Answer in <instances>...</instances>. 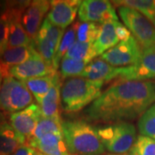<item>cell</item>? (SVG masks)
Here are the masks:
<instances>
[{
    "instance_id": "6da1fadb",
    "label": "cell",
    "mask_w": 155,
    "mask_h": 155,
    "mask_svg": "<svg viewBox=\"0 0 155 155\" xmlns=\"http://www.w3.org/2000/svg\"><path fill=\"white\" fill-rule=\"evenodd\" d=\"M155 103V82L119 78L85 111L95 122H126L140 117Z\"/></svg>"
},
{
    "instance_id": "7a4b0ae2",
    "label": "cell",
    "mask_w": 155,
    "mask_h": 155,
    "mask_svg": "<svg viewBox=\"0 0 155 155\" xmlns=\"http://www.w3.org/2000/svg\"><path fill=\"white\" fill-rule=\"evenodd\" d=\"M63 137L72 155H102L105 148L97 128L78 120L62 121Z\"/></svg>"
},
{
    "instance_id": "3957f363",
    "label": "cell",
    "mask_w": 155,
    "mask_h": 155,
    "mask_svg": "<svg viewBox=\"0 0 155 155\" xmlns=\"http://www.w3.org/2000/svg\"><path fill=\"white\" fill-rule=\"evenodd\" d=\"M104 82L93 81L82 77L67 78L61 85V109L75 113L91 104L99 97Z\"/></svg>"
},
{
    "instance_id": "277c9868",
    "label": "cell",
    "mask_w": 155,
    "mask_h": 155,
    "mask_svg": "<svg viewBox=\"0 0 155 155\" xmlns=\"http://www.w3.org/2000/svg\"><path fill=\"white\" fill-rule=\"evenodd\" d=\"M104 148L110 153L125 154L136 140V129L132 123L121 122L97 127Z\"/></svg>"
},
{
    "instance_id": "5b68a950",
    "label": "cell",
    "mask_w": 155,
    "mask_h": 155,
    "mask_svg": "<svg viewBox=\"0 0 155 155\" xmlns=\"http://www.w3.org/2000/svg\"><path fill=\"white\" fill-rule=\"evenodd\" d=\"M33 100L24 81L10 75L5 78L0 90V110L11 115L31 105Z\"/></svg>"
},
{
    "instance_id": "8992f818",
    "label": "cell",
    "mask_w": 155,
    "mask_h": 155,
    "mask_svg": "<svg viewBox=\"0 0 155 155\" xmlns=\"http://www.w3.org/2000/svg\"><path fill=\"white\" fill-rule=\"evenodd\" d=\"M118 13L125 26L142 48L155 46V28L147 17L126 6H120Z\"/></svg>"
},
{
    "instance_id": "52a82bcc",
    "label": "cell",
    "mask_w": 155,
    "mask_h": 155,
    "mask_svg": "<svg viewBox=\"0 0 155 155\" xmlns=\"http://www.w3.org/2000/svg\"><path fill=\"white\" fill-rule=\"evenodd\" d=\"M141 53L142 48L132 35L103 54L101 59L115 67H129L138 62Z\"/></svg>"
},
{
    "instance_id": "ba28073f",
    "label": "cell",
    "mask_w": 155,
    "mask_h": 155,
    "mask_svg": "<svg viewBox=\"0 0 155 155\" xmlns=\"http://www.w3.org/2000/svg\"><path fill=\"white\" fill-rule=\"evenodd\" d=\"M64 35V29L45 19L35 40L36 50L45 61L53 64L59 46Z\"/></svg>"
},
{
    "instance_id": "9c48e42d",
    "label": "cell",
    "mask_w": 155,
    "mask_h": 155,
    "mask_svg": "<svg viewBox=\"0 0 155 155\" xmlns=\"http://www.w3.org/2000/svg\"><path fill=\"white\" fill-rule=\"evenodd\" d=\"M78 19L82 22L104 24L118 22V16L112 2L107 0H84L78 9Z\"/></svg>"
},
{
    "instance_id": "30bf717a",
    "label": "cell",
    "mask_w": 155,
    "mask_h": 155,
    "mask_svg": "<svg viewBox=\"0 0 155 155\" xmlns=\"http://www.w3.org/2000/svg\"><path fill=\"white\" fill-rule=\"evenodd\" d=\"M57 72L53 64L46 61L38 54L21 65L11 67L9 75L19 80H27L35 78L45 77Z\"/></svg>"
},
{
    "instance_id": "8fae6325",
    "label": "cell",
    "mask_w": 155,
    "mask_h": 155,
    "mask_svg": "<svg viewBox=\"0 0 155 155\" xmlns=\"http://www.w3.org/2000/svg\"><path fill=\"white\" fill-rule=\"evenodd\" d=\"M81 2L79 0L51 1L47 19L54 25L65 29L74 21Z\"/></svg>"
},
{
    "instance_id": "7c38bea8",
    "label": "cell",
    "mask_w": 155,
    "mask_h": 155,
    "mask_svg": "<svg viewBox=\"0 0 155 155\" xmlns=\"http://www.w3.org/2000/svg\"><path fill=\"white\" fill-rule=\"evenodd\" d=\"M42 114L38 104H32L26 109L10 116V123L18 133L28 140L32 136Z\"/></svg>"
},
{
    "instance_id": "4fadbf2b",
    "label": "cell",
    "mask_w": 155,
    "mask_h": 155,
    "mask_svg": "<svg viewBox=\"0 0 155 155\" xmlns=\"http://www.w3.org/2000/svg\"><path fill=\"white\" fill-rule=\"evenodd\" d=\"M121 78L134 80L155 78V46L142 48L138 62L132 67H124Z\"/></svg>"
},
{
    "instance_id": "5bb4252c",
    "label": "cell",
    "mask_w": 155,
    "mask_h": 155,
    "mask_svg": "<svg viewBox=\"0 0 155 155\" xmlns=\"http://www.w3.org/2000/svg\"><path fill=\"white\" fill-rule=\"evenodd\" d=\"M50 4L51 1L47 0L30 1V4L22 14L21 20L22 26L34 41L43 22L42 20L45 15L49 11Z\"/></svg>"
},
{
    "instance_id": "9a60e30c",
    "label": "cell",
    "mask_w": 155,
    "mask_h": 155,
    "mask_svg": "<svg viewBox=\"0 0 155 155\" xmlns=\"http://www.w3.org/2000/svg\"><path fill=\"white\" fill-rule=\"evenodd\" d=\"M124 67H115L101 58L94 59L86 66L79 77L93 81H110L116 78L122 77Z\"/></svg>"
},
{
    "instance_id": "2e32d148",
    "label": "cell",
    "mask_w": 155,
    "mask_h": 155,
    "mask_svg": "<svg viewBox=\"0 0 155 155\" xmlns=\"http://www.w3.org/2000/svg\"><path fill=\"white\" fill-rule=\"evenodd\" d=\"M27 144L44 155H72L67 148L62 134H48Z\"/></svg>"
},
{
    "instance_id": "e0dca14e",
    "label": "cell",
    "mask_w": 155,
    "mask_h": 155,
    "mask_svg": "<svg viewBox=\"0 0 155 155\" xmlns=\"http://www.w3.org/2000/svg\"><path fill=\"white\" fill-rule=\"evenodd\" d=\"M61 85H62V82H61V75L59 72H57L54 78V82L53 84L52 87L49 90L48 93L45 97L44 99L42 100L41 104H40L43 117L61 120Z\"/></svg>"
},
{
    "instance_id": "ac0fdd59",
    "label": "cell",
    "mask_w": 155,
    "mask_h": 155,
    "mask_svg": "<svg viewBox=\"0 0 155 155\" xmlns=\"http://www.w3.org/2000/svg\"><path fill=\"white\" fill-rule=\"evenodd\" d=\"M25 144L27 139L14 129L10 122L0 123V155H12Z\"/></svg>"
},
{
    "instance_id": "d6986e66",
    "label": "cell",
    "mask_w": 155,
    "mask_h": 155,
    "mask_svg": "<svg viewBox=\"0 0 155 155\" xmlns=\"http://www.w3.org/2000/svg\"><path fill=\"white\" fill-rule=\"evenodd\" d=\"M39 53L35 45H28L17 48H6L0 54V61L8 68L21 65Z\"/></svg>"
},
{
    "instance_id": "ffe728a7",
    "label": "cell",
    "mask_w": 155,
    "mask_h": 155,
    "mask_svg": "<svg viewBox=\"0 0 155 155\" xmlns=\"http://www.w3.org/2000/svg\"><path fill=\"white\" fill-rule=\"evenodd\" d=\"M116 22H107L100 25L97 37L93 43L97 55H102L120 42L116 33Z\"/></svg>"
},
{
    "instance_id": "44dd1931",
    "label": "cell",
    "mask_w": 155,
    "mask_h": 155,
    "mask_svg": "<svg viewBox=\"0 0 155 155\" xmlns=\"http://www.w3.org/2000/svg\"><path fill=\"white\" fill-rule=\"evenodd\" d=\"M22 19L20 18H12L9 20L10 22V35L7 48H17L28 45H35V41L31 38L25 28L22 26Z\"/></svg>"
},
{
    "instance_id": "7402d4cb",
    "label": "cell",
    "mask_w": 155,
    "mask_h": 155,
    "mask_svg": "<svg viewBox=\"0 0 155 155\" xmlns=\"http://www.w3.org/2000/svg\"><path fill=\"white\" fill-rule=\"evenodd\" d=\"M57 72L45 77L35 78L31 79L24 80V83L28 87L35 99L36 100L39 105L41 104L42 100L48 93L49 90L54 82V78Z\"/></svg>"
},
{
    "instance_id": "603a6c76",
    "label": "cell",
    "mask_w": 155,
    "mask_h": 155,
    "mask_svg": "<svg viewBox=\"0 0 155 155\" xmlns=\"http://www.w3.org/2000/svg\"><path fill=\"white\" fill-rule=\"evenodd\" d=\"M113 5L126 6L142 14L153 24L155 22V0H122L113 1Z\"/></svg>"
},
{
    "instance_id": "cb8c5ba5",
    "label": "cell",
    "mask_w": 155,
    "mask_h": 155,
    "mask_svg": "<svg viewBox=\"0 0 155 155\" xmlns=\"http://www.w3.org/2000/svg\"><path fill=\"white\" fill-rule=\"evenodd\" d=\"M48 134H62V120H57L54 118H47L41 116L37 126L35 129V132L30 138L27 140L28 141L36 140Z\"/></svg>"
},
{
    "instance_id": "d4e9b609",
    "label": "cell",
    "mask_w": 155,
    "mask_h": 155,
    "mask_svg": "<svg viewBox=\"0 0 155 155\" xmlns=\"http://www.w3.org/2000/svg\"><path fill=\"white\" fill-rule=\"evenodd\" d=\"M97 56V54L96 53L93 43H85V42H80L76 41V42L68 50L64 58L87 61L90 63Z\"/></svg>"
},
{
    "instance_id": "484cf974",
    "label": "cell",
    "mask_w": 155,
    "mask_h": 155,
    "mask_svg": "<svg viewBox=\"0 0 155 155\" xmlns=\"http://www.w3.org/2000/svg\"><path fill=\"white\" fill-rule=\"evenodd\" d=\"M76 41H77V36H76V22H75L70 26V28L64 33V35L62 37L57 54L53 61V66L55 68V70L59 68L62 59L67 54L68 50L71 48L72 45L76 42Z\"/></svg>"
},
{
    "instance_id": "4316f807",
    "label": "cell",
    "mask_w": 155,
    "mask_h": 155,
    "mask_svg": "<svg viewBox=\"0 0 155 155\" xmlns=\"http://www.w3.org/2000/svg\"><path fill=\"white\" fill-rule=\"evenodd\" d=\"M88 64L89 62L87 61L63 58L60 64L61 78L66 80L70 78L79 77Z\"/></svg>"
},
{
    "instance_id": "83f0119b",
    "label": "cell",
    "mask_w": 155,
    "mask_h": 155,
    "mask_svg": "<svg viewBox=\"0 0 155 155\" xmlns=\"http://www.w3.org/2000/svg\"><path fill=\"white\" fill-rule=\"evenodd\" d=\"M138 128L140 135L155 140V103L140 117Z\"/></svg>"
},
{
    "instance_id": "f1b7e54d",
    "label": "cell",
    "mask_w": 155,
    "mask_h": 155,
    "mask_svg": "<svg viewBox=\"0 0 155 155\" xmlns=\"http://www.w3.org/2000/svg\"><path fill=\"white\" fill-rule=\"evenodd\" d=\"M100 25L92 22H76L77 41L85 43H94L97 37Z\"/></svg>"
},
{
    "instance_id": "f546056e",
    "label": "cell",
    "mask_w": 155,
    "mask_h": 155,
    "mask_svg": "<svg viewBox=\"0 0 155 155\" xmlns=\"http://www.w3.org/2000/svg\"><path fill=\"white\" fill-rule=\"evenodd\" d=\"M128 155H155V140L140 134Z\"/></svg>"
},
{
    "instance_id": "4dcf8cb0",
    "label": "cell",
    "mask_w": 155,
    "mask_h": 155,
    "mask_svg": "<svg viewBox=\"0 0 155 155\" xmlns=\"http://www.w3.org/2000/svg\"><path fill=\"white\" fill-rule=\"evenodd\" d=\"M10 35V22L4 17L0 19V54L7 48Z\"/></svg>"
},
{
    "instance_id": "1f68e13d",
    "label": "cell",
    "mask_w": 155,
    "mask_h": 155,
    "mask_svg": "<svg viewBox=\"0 0 155 155\" xmlns=\"http://www.w3.org/2000/svg\"><path fill=\"white\" fill-rule=\"evenodd\" d=\"M116 33L120 41H127L132 36L129 29L121 22H117L116 25Z\"/></svg>"
},
{
    "instance_id": "d6a6232c",
    "label": "cell",
    "mask_w": 155,
    "mask_h": 155,
    "mask_svg": "<svg viewBox=\"0 0 155 155\" xmlns=\"http://www.w3.org/2000/svg\"><path fill=\"white\" fill-rule=\"evenodd\" d=\"M12 155H37V151L28 144L22 145Z\"/></svg>"
},
{
    "instance_id": "836d02e7",
    "label": "cell",
    "mask_w": 155,
    "mask_h": 155,
    "mask_svg": "<svg viewBox=\"0 0 155 155\" xmlns=\"http://www.w3.org/2000/svg\"><path fill=\"white\" fill-rule=\"evenodd\" d=\"M9 69L7 67H5L1 61H0V90L2 87V84L4 82L5 78L9 76Z\"/></svg>"
},
{
    "instance_id": "e575fe53",
    "label": "cell",
    "mask_w": 155,
    "mask_h": 155,
    "mask_svg": "<svg viewBox=\"0 0 155 155\" xmlns=\"http://www.w3.org/2000/svg\"><path fill=\"white\" fill-rule=\"evenodd\" d=\"M9 8V1H0V19L6 17Z\"/></svg>"
},
{
    "instance_id": "d590c367",
    "label": "cell",
    "mask_w": 155,
    "mask_h": 155,
    "mask_svg": "<svg viewBox=\"0 0 155 155\" xmlns=\"http://www.w3.org/2000/svg\"><path fill=\"white\" fill-rule=\"evenodd\" d=\"M105 155H125V154H114V153H108V154Z\"/></svg>"
},
{
    "instance_id": "8d00e7d4",
    "label": "cell",
    "mask_w": 155,
    "mask_h": 155,
    "mask_svg": "<svg viewBox=\"0 0 155 155\" xmlns=\"http://www.w3.org/2000/svg\"><path fill=\"white\" fill-rule=\"evenodd\" d=\"M37 155H44V154H42V153H41L37 152Z\"/></svg>"
},
{
    "instance_id": "74e56055",
    "label": "cell",
    "mask_w": 155,
    "mask_h": 155,
    "mask_svg": "<svg viewBox=\"0 0 155 155\" xmlns=\"http://www.w3.org/2000/svg\"><path fill=\"white\" fill-rule=\"evenodd\" d=\"M153 26H154V28H155V22H154V23H153Z\"/></svg>"
}]
</instances>
